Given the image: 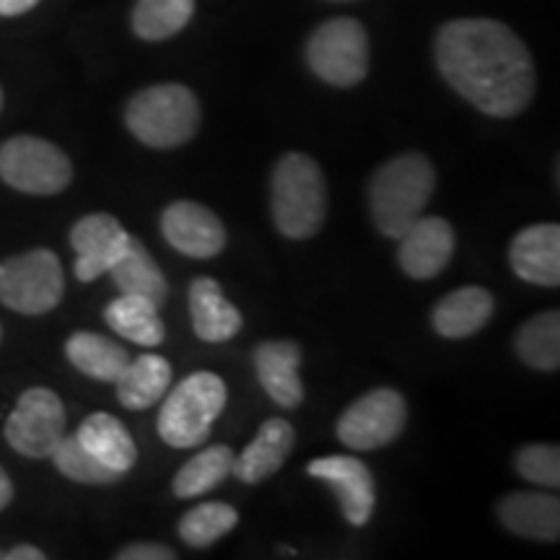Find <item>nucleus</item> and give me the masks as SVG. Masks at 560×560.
I'll use <instances>...</instances> for the list:
<instances>
[{
	"label": "nucleus",
	"mask_w": 560,
	"mask_h": 560,
	"mask_svg": "<svg viewBox=\"0 0 560 560\" xmlns=\"http://www.w3.org/2000/svg\"><path fill=\"white\" fill-rule=\"evenodd\" d=\"M439 73L482 115L511 120L535 96V62L514 30L493 19H454L436 34Z\"/></svg>",
	"instance_id": "1"
},
{
	"label": "nucleus",
	"mask_w": 560,
	"mask_h": 560,
	"mask_svg": "<svg viewBox=\"0 0 560 560\" xmlns=\"http://www.w3.org/2000/svg\"><path fill=\"white\" fill-rule=\"evenodd\" d=\"M436 190V170L423 153H400L376 170L369 185L374 226L387 240H400L423 215Z\"/></svg>",
	"instance_id": "2"
},
{
	"label": "nucleus",
	"mask_w": 560,
	"mask_h": 560,
	"mask_svg": "<svg viewBox=\"0 0 560 560\" xmlns=\"http://www.w3.org/2000/svg\"><path fill=\"white\" fill-rule=\"evenodd\" d=\"M270 208L285 240L317 234L327 215V185L317 161L299 151L280 156L270 179Z\"/></svg>",
	"instance_id": "3"
},
{
	"label": "nucleus",
	"mask_w": 560,
	"mask_h": 560,
	"mask_svg": "<svg viewBox=\"0 0 560 560\" xmlns=\"http://www.w3.org/2000/svg\"><path fill=\"white\" fill-rule=\"evenodd\" d=\"M125 125L151 149H177L198 136V96L182 83H156L138 91L128 102Z\"/></svg>",
	"instance_id": "4"
},
{
	"label": "nucleus",
	"mask_w": 560,
	"mask_h": 560,
	"mask_svg": "<svg viewBox=\"0 0 560 560\" xmlns=\"http://www.w3.org/2000/svg\"><path fill=\"white\" fill-rule=\"evenodd\" d=\"M226 408V384L213 371H198L170 392L159 412V436L174 450L202 446Z\"/></svg>",
	"instance_id": "5"
},
{
	"label": "nucleus",
	"mask_w": 560,
	"mask_h": 560,
	"mask_svg": "<svg viewBox=\"0 0 560 560\" xmlns=\"http://www.w3.org/2000/svg\"><path fill=\"white\" fill-rule=\"evenodd\" d=\"M306 62L312 73L330 86H355L369 73L366 30L348 16L325 21L306 42Z\"/></svg>",
	"instance_id": "6"
},
{
	"label": "nucleus",
	"mask_w": 560,
	"mask_h": 560,
	"mask_svg": "<svg viewBox=\"0 0 560 560\" xmlns=\"http://www.w3.org/2000/svg\"><path fill=\"white\" fill-rule=\"evenodd\" d=\"M66 291V276L58 255L50 249H32L0 262V301L19 314L52 312Z\"/></svg>",
	"instance_id": "7"
},
{
	"label": "nucleus",
	"mask_w": 560,
	"mask_h": 560,
	"mask_svg": "<svg viewBox=\"0 0 560 560\" xmlns=\"http://www.w3.org/2000/svg\"><path fill=\"white\" fill-rule=\"evenodd\" d=\"M0 179L26 195H58L73 179V164L50 140L16 136L0 145Z\"/></svg>",
	"instance_id": "8"
},
{
	"label": "nucleus",
	"mask_w": 560,
	"mask_h": 560,
	"mask_svg": "<svg viewBox=\"0 0 560 560\" xmlns=\"http://www.w3.org/2000/svg\"><path fill=\"white\" fill-rule=\"evenodd\" d=\"M408 423L405 397L392 387L371 389L338 420V439L353 452H374L400 436Z\"/></svg>",
	"instance_id": "9"
},
{
	"label": "nucleus",
	"mask_w": 560,
	"mask_h": 560,
	"mask_svg": "<svg viewBox=\"0 0 560 560\" xmlns=\"http://www.w3.org/2000/svg\"><path fill=\"white\" fill-rule=\"evenodd\" d=\"M66 436V408L47 387H32L19 397L5 420V441L30 459L52 457L55 446Z\"/></svg>",
	"instance_id": "10"
},
{
	"label": "nucleus",
	"mask_w": 560,
	"mask_h": 560,
	"mask_svg": "<svg viewBox=\"0 0 560 560\" xmlns=\"http://www.w3.org/2000/svg\"><path fill=\"white\" fill-rule=\"evenodd\" d=\"M306 472L325 482V486H330L342 509V516L353 527L369 524L376 509V482L361 459L332 454V457L312 459L306 465Z\"/></svg>",
	"instance_id": "11"
},
{
	"label": "nucleus",
	"mask_w": 560,
	"mask_h": 560,
	"mask_svg": "<svg viewBox=\"0 0 560 560\" xmlns=\"http://www.w3.org/2000/svg\"><path fill=\"white\" fill-rule=\"evenodd\" d=\"M161 234L179 255L210 260L226 247V229L213 210L195 200H177L161 213Z\"/></svg>",
	"instance_id": "12"
},
{
	"label": "nucleus",
	"mask_w": 560,
	"mask_h": 560,
	"mask_svg": "<svg viewBox=\"0 0 560 560\" xmlns=\"http://www.w3.org/2000/svg\"><path fill=\"white\" fill-rule=\"evenodd\" d=\"M130 234L109 213H91L70 229V247L75 252V278L81 283L107 276L112 265L128 249Z\"/></svg>",
	"instance_id": "13"
},
{
	"label": "nucleus",
	"mask_w": 560,
	"mask_h": 560,
	"mask_svg": "<svg viewBox=\"0 0 560 560\" xmlns=\"http://www.w3.org/2000/svg\"><path fill=\"white\" fill-rule=\"evenodd\" d=\"M454 255V229L441 215H420L400 236V268L416 280H431L446 270Z\"/></svg>",
	"instance_id": "14"
},
{
	"label": "nucleus",
	"mask_w": 560,
	"mask_h": 560,
	"mask_svg": "<svg viewBox=\"0 0 560 560\" xmlns=\"http://www.w3.org/2000/svg\"><path fill=\"white\" fill-rule=\"evenodd\" d=\"M511 270L522 280L542 289L560 285V226L535 223L522 229L509 247Z\"/></svg>",
	"instance_id": "15"
},
{
	"label": "nucleus",
	"mask_w": 560,
	"mask_h": 560,
	"mask_svg": "<svg viewBox=\"0 0 560 560\" xmlns=\"http://www.w3.org/2000/svg\"><path fill=\"white\" fill-rule=\"evenodd\" d=\"M499 520L511 535L535 542L560 540V501L550 493L516 490L499 501Z\"/></svg>",
	"instance_id": "16"
},
{
	"label": "nucleus",
	"mask_w": 560,
	"mask_h": 560,
	"mask_svg": "<svg viewBox=\"0 0 560 560\" xmlns=\"http://www.w3.org/2000/svg\"><path fill=\"white\" fill-rule=\"evenodd\" d=\"M301 348L293 340H268L255 350L257 380L268 397L280 408L293 410L304 402V384H301Z\"/></svg>",
	"instance_id": "17"
},
{
	"label": "nucleus",
	"mask_w": 560,
	"mask_h": 560,
	"mask_svg": "<svg viewBox=\"0 0 560 560\" xmlns=\"http://www.w3.org/2000/svg\"><path fill=\"white\" fill-rule=\"evenodd\" d=\"M293 446H296V431H293L289 420H265L260 431H257L255 441H252L240 457H234V470L231 472H234L244 486H257V482L272 478V475L285 465Z\"/></svg>",
	"instance_id": "18"
},
{
	"label": "nucleus",
	"mask_w": 560,
	"mask_h": 560,
	"mask_svg": "<svg viewBox=\"0 0 560 560\" xmlns=\"http://www.w3.org/2000/svg\"><path fill=\"white\" fill-rule=\"evenodd\" d=\"M495 301L493 293L482 285H462V289L446 293L433 306L431 325L441 338L462 340L480 332L493 317Z\"/></svg>",
	"instance_id": "19"
},
{
	"label": "nucleus",
	"mask_w": 560,
	"mask_h": 560,
	"mask_svg": "<svg viewBox=\"0 0 560 560\" xmlns=\"http://www.w3.org/2000/svg\"><path fill=\"white\" fill-rule=\"evenodd\" d=\"M192 330L202 342H226L242 330V312L223 296L219 280L195 278L190 285Z\"/></svg>",
	"instance_id": "20"
},
{
	"label": "nucleus",
	"mask_w": 560,
	"mask_h": 560,
	"mask_svg": "<svg viewBox=\"0 0 560 560\" xmlns=\"http://www.w3.org/2000/svg\"><path fill=\"white\" fill-rule=\"evenodd\" d=\"M75 436H79L81 444L86 446L102 465L112 467V470L125 475L132 465H136V441H132L130 431L122 425V420L109 416V412H94V416H89L79 425Z\"/></svg>",
	"instance_id": "21"
},
{
	"label": "nucleus",
	"mask_w": 560,
	"mask_h": 560,
	"mask_svg": "<svg viewBox=\"0 0 560 560\" xmlns=\"http://www.w3.org/2000/svg\"><path fill=\"white\" fill-rule=\"evenodd\" d=\"M117 397L122 408L128 410H149L166 395L172 384V366L164 355L145 353L120 371L115 380Z\"/></svg>",
	"instance_id": "22"
},
{
	"label": "nucleus",
	"mask_w": 560,
	"mask_h": 560,
	"mask_svg": "<svg viewBox=\"0 0 560 560\" xmlns=\"http://www.w3.org/2000/svg\"><path fill=\"white\" fill-rule=\"evenodd\" d=\"M109 276L115 280L117 291L149 299L159 306V310L166 304V299H170V283H166V276L161 272L151 252L143 247V242L132 240V236L120 260L109 268Z\"/></svg>",
	"instance_id": "23"
},
{
	"label": "nucleus",
	"mask_w": 560,
	"mask_h": 560,
	"mask_svg": "<svg viewBox=\"0 0 560 560\" xmlns=\"http://www.w3.org/2000/svg\"><path fill=\"white\" fill-rule=\"evenodd\" d=\"M104 322L120 338L143 348H156L166 338L164 322L159 317V306L143 296H132V293H120V299L112 301L107 310H104Z\"/></svg>",
	"instance_id": "24"
},
{
	"label": "nucleus",
	"mask_w": 560,
	"mask_h": 560,
	"mask_svg": "<svg viewBox=\"0 0 560 560\" xmlns=\"http://www.w3.org/2000/svg\"><path fill=\"white\" fill-rule=\"evenodd\" d=\"M66 355L89 380L115 384L120 371L128 366L130 355L120 342L104 338L100 332H73L66 342Z\"/></svg>",
	"instance_id": "25"
},
{
	"label": "nucleus",
	"mask_w": 560,
	"mask_h": 560,
	"mask_svg": "<svg viewBox=\"0 0 560 560\" xmlns=\"http://www.w3.org/2000/svg\"><path fill=\"white\" fill-rule=\"evenodd\" d=\"M234 457L236 454L226 444L206 446L190 462H185L182 470L174 475V495L177 499H198L208 490L219 488L229 478L231 470H234Z\"/></svg>",
	"instance_id": "26"
},
{
	"label": "nucleus",
	"mask_w": 560,
	"mask_h": 560,
	"mask_svg": "<svg viewBox=\"0 0 560 560\" xmlns=\"http://www.w3.org/2000/svg\"><path fill=\"white\" fill-rule=\"evenodd\" d=\"M516 355L537 371L560 369V314L556 310L524 322L514 338Z\"/></svg>",
	"instance_id": "27"
},
{
	"label": "nucleus",
	"mask_w": 560,
	"mask_h": 560,
	"mask_svg": "<svg viewBox=\"0 0 560 560\" xmlns=\"http://www.w3.org/2000/svg\"><path fill=\"white\" fill-rule=\"evenodd\" d=\"M195 0H138L132 9V32L145 42H164L190 24Z\"/></svg>",
	"instance_id": "28"
},
{
	"label": "nucleus",
	"mask_w": 560,
	"mask_h": 560,
	"mask_svg": "<svg viewBox=\"0 0 560 560\" xmlns=\"http://www.w3.org/2000/svg\"><path fill=\"white\" fill-rule=\"evenodd\" d=\"M240 524V514H236L234 506L229 503H200L187 511L179 520V537L195 550H206L210 545H215L221 537H226L231 529Z\"/></svg>",
	"instance_id": "29"
},
{
	"label": "nucleus",
	"mask_w": 560,
	"mask_h": 560,
	"mask_svg": "<svg viewBox=\"0 0 560 560\" xmlns=\"http://www.w3.org/2000/svg\"><path fill=\"white\" fill-rule=\"evenodd\" d=\"M52 462L68 480L83 482V486H112V482L122 478V472L102 465V462L81 444L75 433L73 436L60 439V444L55 446L52 452Z\"/></svg>",
	"instance_id": "30"
},
{
	"label": "nucleus",
	"mask_w": 560,
	"mask_h": 560,
	"mask_svg": "<svg viewBox=\"0 0 560 560\" xmlns=\"http://www.w3.org/2000/svg\"><path fill=\"white\" fill-rule=\"evenodd\" d=\"M514 467L532 486H560V450L556 444H527L516 452Z\"/></svg>",
	"instance_id": "31"
},
{
	"label": "nucleus",
	"mask_w": 560,
	"mask_h": 560,
	"mask_svg": "<svg viewBox=\"0 0 560 560\" xmlns=\"http://www.w3.org/2000/svg\"><path fill=\"white\" fill-rule=\"evenodd\" d=\"M120 560H174L177 552H174L170 545H159V542H136L128 545V548L117 552Z\"/></svg>",
	"instance_id": "32"
},
{
	"label": "nucleus",
	"mask_w": 560,
	"mask_h": 560,
	"mask_svg": "<svg viewBox=\"0 0 560 560\" xmlns=\"http://www.w3.org/2000/svg\"><path fill=\"white\" fill-rule=\"evenodd\" d=\"M39 0H0V16H21L32 11Z\"/></svg>",
	"instance_id": "33"
},
{
	"label": "nucleus",
	"mask_w": 560,
	"mask_h": 560,
	"mask_svg": "<svg viewBox=\"0 0 560 560\" xmlns=\"http://www.w3.org/2000/svg\"><path fill=\"white\" fill-rule=\"evenodd\" d=\"M3 558L9 560H45V552L39 548H34V545H16V548L5 552Z\"/></svg>",
	"instance_id": "34"
},
{
	"label": "nucleus",
	"mask_w": 560,
	"mask_h": 560,
	"mask_svg": "<svg viewBox=\"0 0 560 560\" xmlns=\"http://www.w3.org/2000/svg\"><path fill=\"white\" fill-rule=\"evenodd\" d=\"M11 499H13V482L9 478V472L0 467V511L9 506Z\"/></svg>",
	"instance_id": "35"
},
{
	"label": "nucleus",
	"mask_w": 560,
	"mask_h": 560,
	"mask_svg": "<svg viewBox=\"0 0 560 560\" xmlns=\"http://www.w3.org/2000/svg\"><path fill=\"white\" fill-rule=\"evenodd\" d=\"M0 109H3V89H0Z\"/></svg>",
	"instance_id": "36"
},
{
	"label": "nucleus",
	"mask_w": 560,
	"mask_h": 560,
	"mask_svg": "<svg viewBox=\"0 0 560 560\" xmlns=\"http://www.w3.org/2000/svg\"><path fill=\"white\" fill-rule=\"evenodd\" d=\"M335 3H348V0H335Z\"/></svg>",
	"instance_id": "37"
},
{
	"label": "nucleus",
	"mask_w": 560,
	"mask_h": 560,
	"mask_svg": "<svg viewBox=\"0 0 560 560\" xmlns=\"http://www.w3.org/2000/svg\"><path fill=\"white\" fill-rule=\"evenodd\" d=\"M0 338H3V327H0Z\"/></svg>",
	"instance_id": "38"
},
{
	"label": "nucleus",
	"mask_w": 560,
	"mask_h": 560,
	"mask_svg": "<svg viewBox=\"0 0 560 560\" xmlns=\"http://www.w3.org/2000/svg\"><path fill=\"white\" fill-rule=\"evenodd\" d=\"M0 558H3V552H0Z\"/></svg>",
	"instance_id": "39"
}]
</instances>
